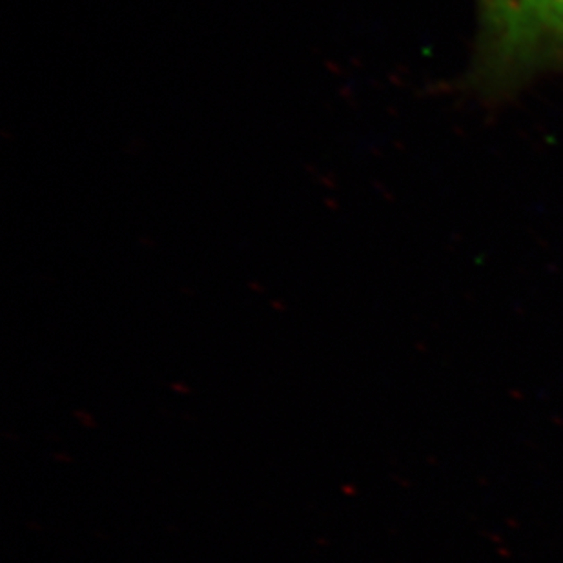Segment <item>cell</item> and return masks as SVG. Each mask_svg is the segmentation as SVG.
Instances as JSON below:
<instances>
[{
  "instance_id": "1",
  "label": "cell",
  "mask_w": 563,
  "mask_h": 563,
  "mask_svg": "<svg viewBox=\"0 0 563 563\" xmlns=\"http://www.w3.org/2000/svg\"><path fill=\"white\" fill-rule=\"evenodd\" d=\"M493 54L507 64L563 57V0H482Z\"/></svg>"
}]
</instances>
